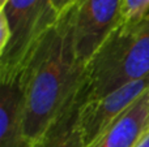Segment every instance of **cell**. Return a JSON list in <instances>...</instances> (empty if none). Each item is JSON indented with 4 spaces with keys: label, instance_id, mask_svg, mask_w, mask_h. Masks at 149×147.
<instances>
[{
    "label": "cell",
    "instance_id": "cell-11",
    "mask_svg": "<svg viewBox=\"0 0 149 147\" xmlns=\"http://www.w3.org/2000/svg\"><path fill=\"white\" fill-rule=\"evenodd\" d=\"M52 4H54L55 9L59 14L64 13L65 10H68L70 8H72L74 4L79 3V0H51Z\"/></svg>",
    "mask_w": 149,
    "mask_h": 147
},
{
    "label": "cell",
    "instance_id": "cell-12",
    "mask_svg": "<svg viewBox=\"0 0 149 147\" xmlns=\"http://www.w3.org/2000/svg\"><path fill=\"white\" fill-rule=\"evenodd\" d=\"M136 147H149V130L145 133V135L141 138V141L137 143Z\"/></svg>",
    "mask_w": 149,
    "mask_h": 147
},
{
    "label": "cell",
    "instance_id": "cell-10",
    "mask_svg": "<svg viewBox=\"0 0 149 147\" xmlns=\"http://www.w3.org/2000/svg\"><path fill=\"white\" fill-rule=\"evenodd\" d=\"M9 27H8V23L5 17L0 13V54L5 49V47L8 46V42H9Z\"/></svg>",
    "mask_w": 149,
    "mask_h": 147
},
{
    "label": "cell",
    "instance_id": "cell-3",
    "mask_svg": "<svg viewBox=\"0 0 149 147\" xmlns=\"http://www.w3.org/2000/svg\"><path fill=\"white\" fill-rule=\"evenodd\" d=\"M9 27V42L0 54V83L17 80L45 34L60 14L51 0H8L0 9Z\"/></svg>",
    "mask_w": 149,
    "mask_h": 147
},
{
    "label": "cell",
    "instance_id": "cell-6",
    "mask_svg": "<svg viewBox=\"0 0 149 147\" xmlns=\"http://www.w3.org/2000/svg\"><path fill=\"white\" fill-rule=\"evenodd\" d=\"M149 130V89L116 120L95 147H136Z\"/></svg>",
    "mask_w": 149,
    "mask_h": 147
},
{
    "label": "cell",
    "instance_id": "cell-14",
    "mask_svg": "<svg viewBox=\"0 0 149 147\" xmlns=\"http://www.w3.org/2000/svg\"><path fill=\"white\" fill-rule=\"evenodd\" d=\"M147 17H149V14H148V16H147Z\"/></svg>",
    "mask_w": 149,
    "mask_h": 147
},
{
    "label": "cell",
    "instance_id": "cell-2",
    "mask_svg": "<svg viewBox=\"0 0 149 147\" xmlns=\"http://www.w3.org/2000/svg\"><path fill=\"white\" fill-rule=\"evenodd\" d=\"M149 74V17L123 22L113 31L86 68L85 102L110 94Z\"/></svg>",
    "mask_w": 149,
    "mask_h": 147
},
{
    "label": "cell",
    "instance_id": "cell-13",
    "mask_svg": "<svg viewBox=\"0 0 149 147\" xmlns=\"http://www.w3.org/2000/svg\"><path fill=\"white\" fill-rule=\"evenodd\" d=\"M7 1H8V0H0V9H1V8L7 4Z\"/></svg>",
    "mask_w": 149,
    "mask_h": 147
},
{
    "label": "cell",
    "instance_id": "cell-8",
    "mask_svg": "<svg viewBox=\"0 0 149 147\" xmlns=\"http://www.w3.org/2000/svg\"><path fill=\"white\" fill-rule=\"evenodd\" d=\"M84 100L85 87L76 100L30 147H85L80 126V111Z\"/></svg>",
    "mask_w": 149,
    "mask_h": 147
},
{
    "label": "cell",
    "instance_id": "cell-4",
    "mask_svg": "<svg viewBox=\"0 0 149 147\" xmlns=\"http://www.w3.org/2000/svg\"><path fill=\"white\" fill-rule=\"evenodd\" d=\"M123 0H79L68 9L76 56L88 65L123 22Z\"/></svg>",
    "mask_w": 149,
    "mask_h": 147
},
{
    "label": "cell",
    "instance_id": "cell-7",
    "mask_svg": "<svg viewBox=\"0 0 149 147\" xmlns=\"http://www.w3.org/2000/svg\"><path fill=\"white\" fill-rule=\"evenodd\" d=\"M0 147H29L20 80L0 83Z\"/></svg>",
    "mask_w": 149,
    "mask_h": 147
},
{
    "label": "cell",
    "instance_id": "cell-5",
    "mask_svg": "<svg viewBox=\"0 0 149 147\" xmlns=\"http://www.w3.org/2000/svg\"><path fill=\"white\" fill-rule=\"evenodd\" d=\"M149 89V74L110 94L85 102L80 111V126L85 147H95L113 124Z\"/></svg>",
    "mask_w": 149,
    "mask_h": 147
},
{
    "label": "cell",
    "instance_id": "cell-1",
    "mask_svg": "<svg viewBox=\"0 0 149 147\" xmlns=\"http://www.w3.org/2000/svg\"><path fill=\"white\" fill-rule=\"evenodd\" d=\"M86 68L76 56L70 12L65 10L45 34L18 77L29 147L82 93Z\"/></svg>",
    "mask_w": 149,
    "mask_h": 147
},
{
    "label": "cell",
    "instance_id": "cell-9",
    "mask_svg": "<svg viewBox=\"0 0 149 147\" xmlns=\"http://www.w3.org/2000/svg\"><path fill=\"white\" fill-rule=\"evenodd\" d=\"M149 14V0H123L122 16L126 22H140Z\"/></svg>",
    "mask_w": 149,
    "mask_h": 147
}]
</instances>
